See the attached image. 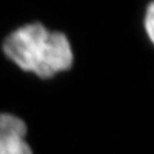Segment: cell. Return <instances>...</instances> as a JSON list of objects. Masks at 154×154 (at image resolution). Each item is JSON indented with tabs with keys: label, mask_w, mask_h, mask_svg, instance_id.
<instances>
[{
	"label": "cell",
	"mask_w": 154,
	"mask_h": 154,
	"mask_svg": "<svg viewBox=\"0 0 154 154\" xmlns=\"http://www.w3.org/2000/svg\"><path fill=\"white\" fill-rule=\"evenodd\" d=\"M1 50L5 57L24 72L50 79L70 70L74 54L62 31H50L41 23H28L5 37Z\"/></svg>",
	"instance_id": "6da1fadb"
},
{
	"label": "cell",
	"mask_w": 154,
	"mask_h": 154,
	"mask_svg": "<svg viewBox=\"0 0 154 154\" xmlns=\"http://www.w3.org/2000/svg\"><path fill=\"white\" fill-rule=\"evenodd\" d=\"M28 126L18 116L0 112V154H33L26 140Z\"/></svg>",
	"instance_id": "7a4b0ae2"
},
{
	"label": "cell",
	"mask_w": 154,
	"mask_h": 154,
	"mask_svg": "<svg viewBox=\"0 0 154 154\" xmlns=\"http://www.w3.org/2000/svg\"><path fill=\"white\" fill-rule=\"evenodd\" d=\"M144 29L149 41L154 45V1H151L145 9Z\"/></svg>",
	"instance_id": "3957f363"
}]
</instances>
